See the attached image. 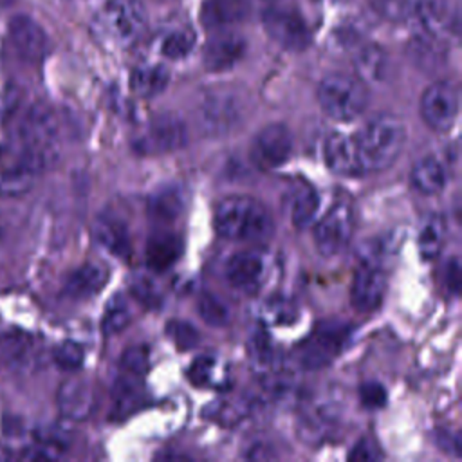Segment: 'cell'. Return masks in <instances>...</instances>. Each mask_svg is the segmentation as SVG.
<instances>
[{
    "instance_id": "obj_3",
    "label": "cell",
    "mask_w": 462,
    "mask_h": 462,
    "mask_svg": "<svg viewBox=\"0 0 462 462\" xmlns=\"http://www.w3.org/2000/svg\"><path fill=\"white\" fill-rule=\"evenodd\" d=\"M51 161L54 159L18 134L4 141L0 144V195L16 197L29 191Z\"/></svg>"
},
{
    "instance_id": "obj_45",
    "label": "cell",
    "mask_w": 462,
    "mask_h": 462,
    "mask_svg": "<svg viewBox=\"0 0 462 462\" xmlns=\"http://www.w3.org/2000/svg\"><path fill=\"white\" fill-rule=\"evenodd\" d=\"M435 439H437V444L446 449V451H451L455 455H460V439L457 433H449V431H435Z\"/></svg>"
},
{
    "instance_id": "obj_35",
    "label": "cell",
    "mask_w": 462,
    "mask_h": 462,
    "mask_svg": "<svg viewBox=\"0 0 462 462\" xmlns=\"http://www.w3.org/2000/svg\"><path fill=\"white\" fill-rule=\"evenodd\" d=\"M83 357H85L83 348L74 341H63L54 350V361L65 372L78 370L83 365Z\"/></svg>"
},
{
    "instance_id": "obj_2",
    "label": "cell",
    "mask_w": 462,
    "mask_h": 462,
    "mask_svg": "<svg viewBox=\"0 0 462 462\" xmlns=\"http://www.w3.org/2000/svg\"><path fill=\"white\" fill-rule=\"evenodd\" d=\"M215 229L227 240L265 242L273 235L269 209L247 195L224 197L215 209Z\"/></svg>"
},
{
    "instance_id": "obj_30",
    "label": "cell",
    "mask_w": 462,
    "mask_h": 462,
    "mask_svg": "<svg viewBox=\"0 0 462 462\" xmlns=\"http://www.w3.org/2000/svg\"><path fill=\"white\" fill-rule=\"evenodd\" d=\"M318 208H319V195L309 186L300 188L292 197V206H291L292 224L298 229L309 227L316 218Z\"/></svg>"
},
{
    "instance_id": "obj_42",
    "label": "cell",
    "mask_w": 462,
    "mask_h": 462,
    "mask_svg": "<svg viewBox=\"0 0 462 462\" xmlns=\"http://www.w3.org/2000/svg\"><path fill=\"white\" fill-rule=\"evenodd\" d=\"M359 399L363 402V406L366 408H383L384 402H386V390L383 384L375 383V381H370V383H365L361 384L359 388Z\"/></svg>"
},
{
    "instance_id": "obj_5",
    "label": "cell",
    "mask_w": 462,
    "mask_h": 462,
    "mask_svg": "<svg viewBox=\"0 0 462 462\" xmlns=\"http://www.w3.org/2000/svg\"><path fill=\"white\" fill-rule=\"evenodd\" d=\"M99 34L116 47L134 45L146 27V11L141 0H106L96 18Z\"/></svg>"
},
{
    "instance_id": "obj_26",
    "label": "cell",
    "mask_w": 462,
    "mask_h": 462,
    "mask_svg": "<svg viewBox=\"0 0 462 462\" xmlns=\"http://www.w3.org/2000/svg\"><path fill=\"white\" fill-rule=\"evenodd\" d=\"M446 240V220L440 213L422 218L417 233V249L424 260H435Z\"/></svg>"
},
{
    "instance_id": "obj_41",
    "label": "cell",
    "mask_w": 462,
    "mask_h": 462,
    "mask_svg": "<svg viewBox=\"0 0 462 462\" xmlns=\"http://www.w3.org/2000/svg\"><path fill=\"white\" fill-rule=\"evenodd\" d=\"M372 7L390 20H401L410 14L413 0H368Z\"/></svg>"
},
{
    "instance_id": "obj_27",
    "label": "cell",
    "mask_w": 462,
    "mask_h": 462,
    "mask_svg": "<svg viewBox=\"0 0 462 462\" xmlns=\"http://www.w3.org/2000/svg\"><path fill=\"white\" fill-rule=\"evenodd\" d=\"M446 179L444 166L433 157H424L411 168V182L415 189L424 195L440 193L446 186Z\"/></svg>"
},
{
    "instance_id": "obj_17",
    "label": "cell",
    "mask_w": 462,
    "mask_h": 462,
    "mask_svg": "<svg viewBox=\"0 0 462 462\" xmlns=\"http://www.w3.org/2000/svg\"><path fill=\"white\" fill-rule=\"evenodd\" d=\"M61 417L69 420H85L94 410V390L83 377H69L61 383L56 395Z\"/></svg>"
},
{
    "instance_id": "obj_40",
    "label": "cell",
    "mask_w": 462,
    "mask_h": 462,
    "mask_svg": "<svg viewBox=\"0 0 462 462\" xmlns=\"http://www.w3.org/2000/svg\"><path fill=\"white\" fill-rule=\"evenodd\" d=\"M121 368L125 370V374H132V375H143L148 368V350L146 346H132L128 350H125L123 357H121Z\"/></svg>"
},
{
    "instance_id": "obj_39",
    "label": "cell",
    "mask_w": 462,
    "mask_h": 462,
    "mask_svg": "<svg viewBox=\"0 0 462 462\" xmlns=\"http://www.w3.org/2000/svg\"><path fill=\"white\" fill-rule=\"evenodd\" d=\"M215 372H218L217 359L213 357H199L191 365L188 375L197 386H211L215 384Z\"/></svg>"
},
{
    "instance_id": "obj_38",
    "label": "cell",
    "mask_w": 462,
    "mask_h": 462,
    "mask_svg": "<svg viewBox=\"0 0 462 462\" xmlns=\"http://www.w3.org/2000/svg\"><path fill=\"white\" fill-rule=\"evenodd\" d=\"M132 294L137 301H141L146 307H159L161 305V294L157 285L153 283V280H150L148 276H137L132 285Z\"/></svg>"
},
{
    "instance_id": "obj_28",
    "label": "cell",
    "mask_w": 462,
    "mask_h": 462,
    "mask_svg": "<svg viewBox=\"0 0 462 462\" xmlns=\"http://www.w3.org/2000/svg\"><path fill=\"white\" fill-rule=\"evenodd\" d=\"M170 74L168 69L159 63H148L141 65L132 74V88L135 94L143 97H152L162 92L168 85Z\"/></svg>"
},
{
    "instance_id": "obj_23",
    "label": "cell",
    "mask_w": 462,
    "mask_h": 462,
    "mask_svg": "<svg viewBox=\"0 0 462 462\" xmlns=\"http://www.w3.org/2000/svg\"><path fill=\"white\" fill-rule=\"evenodd\" d=\"M247 0H206L200 11L202 22L211 29H227L247 16Z\"/></svg>"
},
{
    "instance_id": "obj_25",
    "label": "cell",
    "mask_w": 462,
    "mask_h": 462,
    "mask_svg": "<svg viewBox=\"0 0 462 462\" xmlns=\"http://www.w3.org/2000/svg\"><path fill=\"white\" fill-rule=\"evenodd\" d=\"M105 283L106 271L97 263H85L69 274L65 292L74 300H85L97 294Z\"/></svg>"
},
{
    "instance_id": "obj_21",
    "label": "cell",
    "mask_w": 462,
    "mask_h": 462,
    "mask_svg": "<svg viewBox=\"0 0 462 462\" xmlns=\"http://www.w3.org/2000/svg\"><path fill=\"white\" fill-rule=\"evenodd\" d=\"M325 161L327 166L337 175H359L361 168L352 135L334 132L325 141Z\"/></svg>"
},
{
    "instance_id": "obj_19",
    "label": "cell",
    "mask_w": 462,
    "mask_h": 462,
    "mask_svg": "<svg viewBox=\"0 0 462 462\" xmlns=\"http://www.w3.org/2000/svg\"><path fill=\"white\" fill-rule=\"evenodd\" d=\"M410 14L415 16L420 34L440 40L451 23L449 0H413Z\"/></svg>"
},
{
    "instance_id": "obj_31",
    "label": "cell",
    "mask_w": 462,
    "mask_h": 462,
    "mask_svg": "<svg viewBox=\"0 0 462 462\" xmlns=\"http://www.w3.org/2000/svg\"><path fill=\"white\" fill-rule=\"evenodd\" d=\"M195 47V32L189 27H175L170 29L159 43V51L162 56L170 60H182Z\"/></svg>"
},
{
    "instance_id": "obj_11",
    "label": "cell",
    "mask_w": 462,
    "mask_h": 462,
    "mask_svg": "<svg viewBox=\"0 0 462 462\" xmlns=\"http://www.w3.org/2000/svg\"><path fill=\"white\" fill-rule=\"evenodd\" d=\"M263 25L269 36L289 51H301L310 42V32L305 20L292 9L271 7L263 14Z\"/></svg>"
},
{
    "instance_id": "obj_4",
    "label": "cell",
    "mask_w": 462,
    "mask_h": 462,
    "mask_svg": "<svg viewBox=\"0 0 462 462\" xmlns=\"http://www.w3.org/2000/svg\"><path fill=\"white\" fill-rule=\"evenodd\" d=\"M318 103L328 117L352 121L368 106V90L357 76L332 72L318 85Z\"/></svg>"
},
{
    "instance_id": "obj_16",
    "label": "cell",
    "mask_w": 462,
    "mask_h": 462,
    "mask_svg": "<svg viewBox=\"0 0 462 462\" xmlns=\"http://www.w3.org/2000/svg\"><path fill=\"white\" fill-rule=\"evenodd\" d=\"M245 52V40L242 34L218 29L215 36L209 38L204 49V65L213 72H222L235 67Z\"/></svg>"
},
{
    "instance_id": "obj_1",
    "label": "cell",
    "mask_w": 462,
    "mask_h": 462,
    "mask_svg": "<svg viewBox=\"0 0 462 462\" xmlns=\"http://www.w3.org/2000/svg\"><path fill=\"white\" fill-rule=\"evenodd\" d=\"M352 139L361 173L383 171L402 152L406 126L395 116H379L365 123Z\"/></svg>"
},
{
    "instance_id": "obj_22",
    "label": "cell",
    "mask_w": 462,
    "mask_h": 462,
    "mask_svg": "<svg viewBox=\"0 0 462 462\" xmlns=\"http://www.w3.org/2000/svg\"><path fill=\"white\" fill-rule=\"evenodd\" d=\"M186 202H188V197L184 188L177 184L162 186L150 197L148 213L152 218L159 222H173L182 215Z\"/></svg>"
},
{
    "instance_id": "obj_43",
    "label": "cell",
    "mask_w": 462,
    "mask_h": 462,
    "mask_svg": "<svg viewBox=\"0 0 462 462\" xmlns=\"http://www.w3.org/2000/svg\"><path fill=\"white\" fill-rule=\"evenodd\" d=\"M381 457L377 444L372 439H361L350 451L348 458L350 460H359V462H368V460H377Z\"/></svg>"
},
{
    "instance_id": "obj_46",
    "label": "cell",
    "mask_w": 462,
    "mask_h": 462,
    "mask_svg": "<svg viewBox=\"0 0 462 462\" xmlns=\"http://www.w3.org/2000/svg\"><path fill=\"white\" fill-rule=\"evenodd\" d=\"M267 2H278V0H267Z\"/></svg>"
},
{
    "instance_id": "obj_37",
    "label": "cell",
    "mask_w": 462,
    "mask_h": 462,
    "mask_svg": "<svg viewBox=\"0 0 462 462\" xmlns=\"http://www.w3.org/2000/svg\"><path fill=\"white\" fill-rule=\"evenodd\" d=\"M166 332H168V337L180 348V350H186V348H193L197 343H199V332L186 321H170L168 327H166Z\"/></svg>"
},
{
    "instance_id": "obj_24",
    "label": "cell",
    "mask_w": 462,
    "mask_h": 462,
    "mask_svg": "<svg viewBox=\"0 0 462 462\" xmlns=\"http://www.w3.org/2000/svg\"><path fill=\"white\" fill-rule=\"evenodd\" d=\"M182 253V242L175 233L157 231L146 244V262L153 271L171 267Z\"/></svg>"
},
{
    "instance_id": "obj_12",
    "label": "cell",
    "mask_w": 462,
    "mask_h": 462,
    "mask_svg": "<svg viewBox=\"0 0 462 462\" xmlns=\"http://www.w3.org/2000/svg\"><path fill=\"white\" fill-rule=\"evenodd\" d=\"M339 420L337 404L332 399H312L305 404L298 419V435L309 444H319L328 439Z\"/></svg>"
},
{
    "instance_id": "obj_32",
    "label": "cell",
    "mask_w": 462,
    "mask_h": 462,
    "mask_svg": "<svg viewBox=\"0 0 462 462\" xmlns=\"http://www.w3.org/2000/svg\"><path fill=\"white\" fill-rule=\"evenodd\" d=\"M386 60L379 47H365L356 58L357 78L363 81H379L384 74Z\"/></svg>"
},
{
    "instance_id": "obj_8",
    "label": "cell",
    "mask_w": 462,
    "mask_h": 462,
    "mask_svg": "<svg viewBox=\"0 0 462 462\" xmlns=\"http://www.w3.org/2000/svg\"><path fill=\"white\" fill-rule=\"evenodd\" d=\"M458 114V92L448 81L431 83L420 96V116L435 132H448Z\"/></svg>"
},
{
    "instance_id": "obj_20",
    "label": "cell",
    "mask_w": 462,
    "mask_h": 462,
    "mask_svg": "<svg viewBox=\"0 0 462 462\" xmlns=\"http://www.w3.org/2000/svg\"><path fill=\"white\" fill-rule=\"evenodd\" d=\"M94 236L110 254L126 260L132 253V240L126 224L114 215H99L94 224Z\"/></svg>"
},
{
    "instance_id": "obj_7",
    "label": "cell",
    "mask_w": 462,
    "mask_h": 462,
    "mask_svg": "<svg viewBox=\"0 0 462 462\" xmlns=\"http://www.w3.org/2000/svg\"><path fill=\"white\" fill-rule=\"evenodd\" d=\"M356 226L354 209L348 202L332 206L314 226V242L323 256L337 254L352 238Z\"/></svg>"
},
{
    "instance_id": "obj_13",
    "label": "cell",
    "mask_w": 462,
    "mask_h": 462,
    "mask_svg": "<svg viewBox=\"0 0 462 462\" xmlns=\"http://www.w3.org/2000/svg\"><path fill=\"white\" fill-rule=\"evenodd\" d=\"M9 40L16 54L31 63L45 58L49 52V36L43 27L27 14H14L7 25Z\"/></svg>"
},
{
    "instance_id": "obj_36",
    "label": "cell",
    "mask_w": 462,
    "mask_h": 462,
    "mask_svg": "<svg viewBox=\"0 0 462 462\" xmlns=\"http://www.w3.org/2000/svg\"><path fill=\"white\" fill-rule=\"evenodd\" d=\"M260 316H262V319H265L269 323H287L289 319L294 318V309L289 300L271 298L263 303Z\"/></svg>"
},
{
    "instance_id": "obj_6",
    "label": "cell",
    "mask_w": 462,
    "mask_h": 462,
    "mask_svg": "<svg viewBox=\"0 0 462 462\" xmlns=\"http://www.w3.org/2000/svg\"><path fill=\"white\" fill-rule=\"evenodd\" d=\"M188 141V130L175 114L155 116L143 132L132 141V146L141 155H162L182 148Z\"/></svg>"
},
{
    "instance_id": "obj_33",
    "label": "cell",
    "mask_w": 462,
    "mask_h": 462,
    "mask_svg": "<svg viewBox=\"0 0 462 462\" xmlns=\"http://www.w3.org/2000/svg\"><path fill=\"white\" fill-rule=\"evenodd\" d=\"M130 321V309H128V303L126 300L121 296V294H116L106 309H105V314H103V321H101V327H103V332L105 334H117L121 332Z\"/></svg>"
},
{
    "instance_id": "obj_14",
    "label": "cell",
    "mask_w": 462,
    "mask_h": 462,
    "mask_svg": "<svg viewBox=\"0 0 462 462\" xmlns=\"http://www.w3.org/2000/svg\"><path fill=\"white\" fill-rule=\"evenodd\" d=\"M348 336V327L341 323H323L300 346V361L305 368H319L327 365L341 348Z\"/></svg>"
},
{
    "instance_id": "obj_10",
    "label": "cell",
    "mask_w": 462,
    "mask_h": 462,
    "mask_svg": "<svg viewBox=\"0 0 462 462\" xmlns=\"http://www.w3.org/2000/svg\"><path fill=\"white\" fill-rule=\"evenodd\" d=\"M386 292V274L375 256L365 258L352 280L350 300L359 312L375 310Z\"/></svg>"
},
{
    "instance_id": "obj_15",
    "label": "cell",
    "mask_w": 462,
    "mask_h": 462,
    "mask_svg": "<svg viewBox=\"0 0 462 462\" xmlns=\"http://www.w3.org/2000/svg\"><path fill=\"white\" fill-rule=\"evenodd\" d=\"M224 274L227 283L236 291L254 292L265 276V256L254 249L238 251L226 262Z\"/></svg>"
},
{
    "instance_id": "obj_34",
    "label": "cell",
    "mask_w": 462,
    "mask_h": 462,
    "mask_svg": "<svg viewBox=\"0 0 462 462\" xmlns=\"http://www.w3.org/2000/svg\"><path fill=\"white\" fill-rule=\"evenodd\" d=\"M197 310L202 316V319L211 327H224L229 321V309L227 305L215 294L204 292L199 298Z\"/></svg>"
},
{
    "instance_id": "obj_44",
    "label": "cell",
    "mask_w": 462,
    "mask_h": 462,
    "mask_svg": "<svg viewBox=\"0 0 462 462\" xmlns=\"http://www.w3.org/2000/svg\"><path fill=\"white\" fill-rule=\"evenodd\" d=\"M444 285L449 292L457 294L458 289H460V265H458V260L457 258H451L444 269Z\"/></svg>"
},
{
    "instance_id": "obj_18",
    "label": "cell",
    "mask_w": 462,
    "mask_h": 462,
    "mask_svg": "<svg viewBox=\"0 0 462 462\" xmlns=\"http://www.w3.org/2000/svg\"><path fill=\"white\" fill-rule=\"evenodd\" d=\"M202 126L211 134L229 132L240 119L238 103L231 94H213L200 108Z\"/></svg>"
},
{
    "instance_id": "obj_29",
    "label": "cell",
    "mask_w": 462,
    "mask_h": 462,
    "mask_svg": "<svg viewBox=\"0 0 462 462\" xmlns=\"http://www.w3.org/2000/svg\"><path fill=\"white\" fill-rule=\"evenodd\" d=\"M143 402V390L137 375L125 374L114 388V411L117 417H125L135 411Z\"/></svg>"
},
{
    "instance_id": "obj_9",
    "label": "cell",
    "mask_w": 462,
    "mask_h": 462,
    "mask_svg": "<svg viewBox=\"0 0 462 462\" xmlns=\"http://www.w3.org/2000/svg\"><path fill=\"white\" fill-rule=\"evenodd\" d=\"M292 153L291 130L282 123L263 126L251 143V161L260 170H273L287 162Z\"/></svg>"
}]
</instances>
